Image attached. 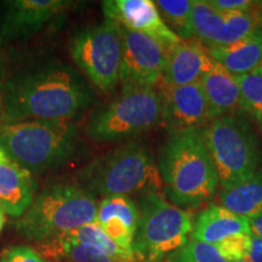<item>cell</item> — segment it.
<instances>
[{"label":"cell","mask_w":262,"mask_h":262,"mask_svg":"<svg viewBox=\"0 0 262 262\" xmlns=\"http://www.w3.org/2000/svg\"><path fill=\"white\" fill-rule=\"evenodd\" d=\"M93 98L89 84L74 67L48 62L6 81L2 122H70L90 106Z\"/></svg>","instance_id":"cell-1"},{"label":"cell","mask_w":262,"mask_h":262,"mask_svg":"<svg viewBox=\"0 0 262 262\" xmlns=\"http://www.w3.org/2000/svg\"><path fill=\"white\" fill-rule=\"evenodd\" d=\"M158 169L164 195L181 209L209 202L220 185L202 129L170 134L160 148Z\"/></svg>","instance_id":"cell-2"},{"label":"cell","mask_w":262,"mask_h":262,"mask_svg":"<svg viewBox=\"0 0 262 262\" xmlns=\"http://www.w3.org/2000/svg\"><path fill=\"white\" fill-rule=\"evenodd\" d=\"M0 147L29 172L60 168L81 148L75 124L62 120H25L0 123Z\"/></svg>","instance_id":"cell-3"},{"label":"cell","mask_w":262,"mask_h":262,"mask_svg":"<svg viewBox=\"0 0 262 262\" xmlns=\"http://www.w3.org/2000/svg\"><path fill=\"white\" fill-rule=\"evenodd\" d=\"M80 187L93 194L139 196L162 192L163 182L158 164L146 143H124L97 157L80 170Z\"/></svg>","instance_id":"cell-4"},{"label":"cell","mask_w":262,"mask_h":262,"mask_svg":"<svg viewBox=\"0 0 262 262\" xmlns=\"http://www.w3.org/2000/svg\"><path fill=\"white\" fill-rule=\"evenodd\" d=\"M97 210L93 193L80 186L57 183L35 196L16 222V231L37 244L47 243L96 222Z\"/></svg>","instance_id":"cell-5"},{"label":"cell","mask_w":262,"mask_h":262,"mask_svg":"<svg viewBox=\"0 0 262 262\" xmlns=\"http://www.w3.org/2000/svg\"><path fill=\"white\" fill-rule=\"evenodd\" d=\"M202 130L222 189L241 185L257 171L260 141L243 114L215 118Z\"/></svg>","instance_id":"cell-6"},{"label":"cell","mask_w":262,"mask_h":262,"mask_svg":"<svg viewBox=\"0 0 262 262\" xmlns=\"http://www.w3.org/2000/svg\"><path fill=\"white\" fill-rule=\"evenodd\" d=\"M140 222L133 243L137 262H163L189 241L194 219L191 211L170 203L162 192L139 196Z\"/></svg>","instance_id":"cell-7"},{"label":"cell","mask_w":262,"mask_h":262,"mask_svg":"<svg viewBox=\"0 0 262 262\" xmlns=\"http://www.w3.org/2000/svg\"><path fill=\"white\" fill-rule=\"evenodd\" d=\"M162 123V102L156 88H124L119 96L97 108L85 131L96 142H113L147 133Z\"/></svg>","instance_id":"cell-8"},{"label":"cell","mask_w":262,"mask_h":262,"mask_svg":"<svg viewBox=\"0 0 262 262\" xmlns=\"http://www.w3.org/2000/svg\"><path fill=\"white\" fill-rule=\"evenodd\" d=\"M74 63L102 93L119 83L122 37L120 26L111 19L78 32L70 42Z\"/></svg>","instance_id":"cell-9"},{"label":"cell","mask_w":262,"mask_h":262,"mask_svg":"<svg viewBox=\"0 0 262 262\" xmlns=\"http://www.w3.org/2000/svg\"><path fill=\"white\" fill-rule=\"evenodd\" d=\"M119 81L124 88H156L162 81L168 50L148 35L120 26Z\"/></svg>","instance_id":"cell-10"},{"label":"cell","mask_w":262,"mask_h":262,"mask_svg":"<svg viewBox=\"0 0 262 262\" xmlns=\"http://www.w3.org/2000/svg\"><path fill=\"white\" fill-rule=\"evenodd\" d=\"M77 3L68 0H10L0 19V44L25 40L57 24Z\"/></svg>","instance_id":"cell-11"},{"label":"cell","mask_w":262,"mask_h":262,"mask_svg":"<svg viewBox=\"0 0 262 262\" xmlns=\"http://www.w3.org/2000/svg\"><path fill=\"white\" fill-rule=\"evenodd\" d=\"M156 89L162 102V124L169 134L203 129L211 122L208 102L199 83L173 86L160 81Z\"/></svg>","instance_id":"cell-12"},{"label":"cell","mask_w":262,"mask_h":262,"mask_svg":"<svg viewBox=\"0 0 262 262\" xmlns=\"http://www.w3.org/2000/svg\"><path fill=\"white\" fill-rule=\"evenodd\" d=\"M102 10L107 19L129 31L148 35L168 51L182 41L165 24L152 0H107L102 2Z\"/></svg>","instance_id":"cell-13"},{"label":"cell","mask_w":262,"mask_h":262,"mask_svg":"<svg viewBox=\"0 0 262 262\" xmlns=\"http://www.w3.org/2000/svg\"><path fill=\"white\" fill-rule=\"evenodd\" d=\"M96 222L114 243L133 253V243L140 222V209L131 196H104L98 204Z\"/></svg>","instance_id":"cell-14"},{"label":"cell","mask_w":262,"mask_h":262,"mask_svg":"<svg viewBox=\"0 0 262 262\" xmlns=\"http://www.w3.org/2000/svg\"><path fill=\"white\" fill-rule=\"evenodd\" d=\"M212 62L208 49L201 42L193 39L182 40L168 51L162 83L173 86L199 83Z\"/></svg>","instance_id":"cell-15"},{"label":"cell","mask_w":262,"mask_h":262,"mask_svg":"<svg viewBox=\"0 0 262 262\" xmlns=\"http://www.w3.org/2000/svg\"><path fill=\"white\" fill-rule=\"evenodd\" d=\"M199 84L205 95L211 120L243 112L241 88L237 79L217 62H212Z\"/></svg>","instance_id":"cell-16"},{"label":"cell","mask_w":262,"mask_h":262,"mask_svg":"<svg viewBox=\"0 0 262 262\" xmlns=\"http://www.w3.org/2000/svg\"><path fill=\"white\" fill-rule=\"evenodd\" d=\"M37 183L32 172L14 160L0 162V208L14 217H21L34 201Z\"/></svg>","instance_id":"cell-17"},{"label":"cell","mask_w":262,"mask_h":262,"mask_svg":"<svg viewBox=\"0 0 262 262\" xmlns=\"http://www.w3.org/2000/svg\"><path fill=\"white\" fill-rule=\"evenodd\" d=\"M241 233H250L248 219L233 214L220 204H210L196 215L191 237L215 247Z\"/></svg>","instance_id":"cell-18"},{"label":"cell","mask_w":262,"mask_h":262,"mask_svg":"<svg viewBox=\"0 0 262 262\" xmlns=\"http://www.w3.org/2000/svg\"><path fill=\"white\" fill-rule=\"evenodd\" d=\"M208 52L212 60L233 77L253 73L262 60V31L256 29L253 34L234 44L209 48Z\"/></svg>","instance_id":"cell-19"},{"label":"cell","mask_w":262,"mask_h":262,"mask_svg":"<svg viewBox=\"0 0 262 262\" xmlns=\"http://www.w3.org/2000/svg\"><path fill=\"white\" fill-rule=\"evenodd\" d=\"M220 205L242 217L255 219L262 215V169L233 188L222 189Z\"/></svg>","instance_id":"cell-20"},{"label":"cell","mask_w":262,"mask_h":262,"mask_svg":"<svg viewBox=\"0 0 262 262\" xmlns=\"http://www.w3.org/2000/svg\"><path fill=\"white\" fill-rule=\"evenodd\" d=\"M39 245V253L48 260L56 262H137L129 258H116L98 249L77 243L66 237Z\"/></svg>","instance_id":"cell-21"},{"label":"cell","mask_w":262,"mask_h":262,"mask_svg":"<svg viewBox=\"0 0 262 262\" xmlns=\"http://www.w3.org/2000/svg\"><path fill=\"white\" fill-rule=\"evenodd\" d=\"M193 38L206 48L220 47L226 17L209 4L208 0H194L191 15Z\"/></svg>","instance_id":"cell-22"},{"label":"cell","mask_w":262,"mask_h":262,"mask_svg":"<svg viewBox=\"0 0 262 262\" xmlns=\"http://www.w3.org/2000/svg\"><path fill=\"white\" fill-rule=\"evenodd\" d=\"M155 3L165 24L181 40L193 39L191 15L194 0H157Z\"/></svg>","instance_id":"cell-23"},{"label":"cell","mask_w":262,"mask_h":262,"mask_svg":"<svg viewBox=\"0 0 262 262\" xmlns=\"http://www.w3.org/2000/svg\"><path fill=\"white\" fill-rule=\"evenodd\" d=\"M71 241L77 242V243L90 245L98 249V250L103 251L110 256H113L116 258H129V260H136L134 257L133 253L124 250L117 245L108 235L104 233V231L100 227L97 222H93V224L85 225L83 227L72 231L70 233L62 235Z\"/></svg>","instance_id":"cell-24"},{"label":"cell","mask_w":262,"mask_h":262,"mask_svg":"<svg viewBox=\"0 0 262 262\" xmlns=\"http://www.w3.org/2000/svg\"><path fill=\"white\" fill-rule=\"evenodd\" d=\"M241 88L243 112L254 120L262 134V74L255 71L241 77H235Z\"/></svg>","instance_id":"cell-25"},{"label":"cell","mask_w":262,"mask_h":262,"mask_svg":"<svg viewBox=\"0 0 262 262\" xmlns=\"http://www.w3.org/2000/svg\"><path fill=\"white\" fill-rule=\"evenodd\" d=\"M164 262H228L214 245L189 238V241Z\"/></svg>","instance_id":"cell-26"},{"label":"cell","mask_w":262,"mask_h":262,"mask_svg":"<svg viewBox=\"0 0 262 262\" xmlns=\"http://www.w3.org/2000/svg\"><path fill=\"white\" fill-rule=\"evenodd\" d=\"M251 233H241L229 237L215 248L228 262H245L250 251Z\"/></svg>","instance_id":"cell-27"},{"label":"cell","mask_w":262,"mask_h":262,"mask_svg":"<svg viewBox=\"0 0 262 262\" xmlns=\"http://www.w3.org/2000/svg\"><path fill=\"white\" fill-rule=\"evenodd\" d=\"M0 262H49V260L28 245H12L3 250Z\"/></svg>","instance_id":"cell-28"},{"label":"cell","mask_w":262,"mask_h":262,"mask_svg":"<svg viewBox=\"0 0 262 262\" xmlns=\"http://www.w3.org/2000/svg\"><path fill=\"white\" fill-rule=\"evenodd\" d=\"M208 3L222 14L250 12L256 6V3L250 0H208Z\"/></svg>","instance_id":"cell-29"},{"label":"cell","mask_w":262,"mask_h":262,"mask_svg":"<svg viewBox=\"0 0 262 262\" xmlns=\"http://www.w3.org/2000/svg\"><path fill=\"white\" fill-rule=\"evenodd\" d=\"M245 262H262V239L251 234L250 251Z\"/></svg>","instance_id":"cell-30"},{"label":"cell","mask_w":262,"mask_h":262,"mask_svg":"<svg viewBox=\"0 0 262 262\" xmlns=\"http://www.w3.org/2000/svg\"><path fill=\"white\" fill-rule=\"evenodd\" d=\"M249 227H250L251 234L262 239V215L258 216V217L250 219L249 220Z\"/></svg>","instance_id":"cell-31"},{"label":"cell","mask_w":262,"mask_h":262,"mask_svg":"<svg viewBox=\"0 0 262 262\" xmlns=\"http://www.w3.org/2000/svg\"><path fill=\"white\" fill-rule=\"evenodd\" d=\"M5 86L6 81L4 80V73H3L2 64H0V113H2L3 104H4V97H5Z\"/></svg>","instance_id":"cell-32"},{"label":"cell","mask_w":262,"mask_h":262,"mask_svg":"<svg viewBox=\"0 0 262 262\" xmlns=\"http://www.w3.org/2000/svg\"><path fill=\"white\" fill-rule=\"evenodd\" d=\"M5 214H6V212L3 210L2 208H0V233H2L3 228H4V225H5V220H6Z\"/></svg>","instance_id":"cell-33"},{"label":"cell","mask_w":262,"mask_h":262,"mask_svg":"<svg viewBox=\"0 0 262 262\" xmlns=\"http://www.w3.org/2000/svg\"><path fill=\"white\" fill-rule=\"evenodd\" d=\"M10 157L6 155V153L4 152V149L0 147V162H6V160H9Z\"/></svg>","instance_id":"cell-34"},{"label":"cell","mask_w":262,"mask_h":262,"mask_svg":"<svg viewBox=\"0 0 262 262\" xmlns=\"http://www.w3.org/2000/svg\"><path fill=\"white\" fill-rule=\"evenodd\" d=\"M255 3H256V6H257V8L261 10L260 14H262V2H255Z\"/></svg>","instance_id":"cell-35"},{"label":"cell","mask_w":262,"mask_h":262,"mask_svg":"<svg viewBox=\"0 0 262 262\" xmlns=\"http://www.w3.org/2000/svg\"><path fill=\"white\" fill-rule=\"evenodd\" d=\"M258 25H260V27L262 28V14L258 16Z\"/></svg>","instance_id":"cell-36"},{"label":"cell","mask_w":262,"mask_h":262,"mask_svg":"<svg viewBox=\"0 0 262 262\" xmlns=\"http://www.w3.org/2000/svg\"><path fill=\"white\" fill-rule=\"evenodd\" d=\"M257 72H260V73L262 74V60H261V63H260V66H258V68L256 70Z\"/></svg>","instance_id":"cell-37"}]
</instances>
